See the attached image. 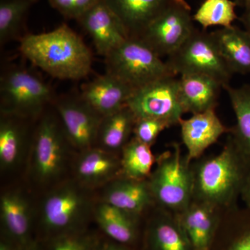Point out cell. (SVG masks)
I'll return each mask as SVG.
<instances>
[{
	"label": "cell",
	"instance_id": "obj_19",
	"mask_svg": "<svg viewBox=\"0 0 250 250\" xmlns=\"http://www.w3.org/2000/svg\"><path fill=\"white\" fill-rule=\"evenodd\" d=\"M84 201L74 189L65 188L51 194L44 204L42 219L51 231L69 229L78 221Z\"/></svg>",
	"mask_w": 250,
	"mask_h": 250
},
{
	"label": "cell",
	"instance_id": "obj_9",
	"mask_svg": "<svg viewBox=\"0 0 250 250\" xmlns=\"http://www.w3.org/2000/svg\"><path fill=\"white\" fill-rule=\"evenodd\" d=\"M56 107L67 140L81 149L87 150L92 148L98 141L103 117L94 111L80 96L59 100Z\"/></svg>",
	"mask_w": 250,
	"mask_h": 250
},
{
	"label": "cell",
	"instance_id": "obj_40",
	"mask_svg": "<svg viewBox=\"0 0 250 250\" xmlns=\"http://www.w3.org/2000/svg\"><path fill=\"white\" fill-rule=\"evenodd\" d=\"M28 1H31V3L34 2V1H37V0H28Z\"/></svg>",
	"mask_w": 250,
	"mask_h": 250
},
{
	"label": "cell",
	"instance_id": "obj_7",
	"mask_svg": "<svg viewBox=\"0 0 250 250\" xmlns=\"http://www.w3.org/2000/svg\"><path fill=\"white\" fill-rule=\"evenodd\" d=\"M126 105L136 119L161 120L170 127L179 125L185 113L179 95V79L174 75L161 77L135 90Z\"/></svg>",
	"mask_w": 250,
	"mask_h": 250
},
{
	"label": "cell",
	"instance_id": "obj_1",
	"mask_svg": "<svg viewBox=\"0 0 250 250\" xmlns=\"http://www.w3.org/2000/svg\"><path fill=\"white\" fill-rule=\"evenodd\" d=\"M192 202L224 210L238 205L250 160L228 134L221 152L192 161Z\"/></svg>",
	"mask_w": 250,
	"mask_h": 250
},
{
	"label": "cell",
	"instance_id": "obj_31",
	"mask_svg": "<svg viewBox=\"0 0 250 250\" xmlns=\"http://www.w3.org/2000/svg\"><path fill=\"white\" fill-rule=\"evenodd\" d=\"M166 122L154 118L136 119L134 128V137L145 144L152 146L164 130L170 128Z\"/></svg>",
	"mask_w": 250,
	"mask_h": 250
},
{
	"label": "cell",
	"instance_id": "obj_35",
	"mask_svg": "<svg viewBox=\"0 0 250 250\" xmlns=\"http://www.w3.org/2000/svg\"><path fill=\"white\" fill-rule=\"evenodd\" d=\"M239 20L244 26L245 29L250 34V6L244 8V11L239 18Z\"/></svg>",
	"mask_w": 250,
	"mask_h": 250
},
{
	"label": "cell",
	"instance_id": "obj_4",
	"mask_svg": "<svg viewBox=\"0 0 250 250\" xmlns=\"http://www.w3.org/2000/svg\"><path fill=\"white\" fill-rule=\"evenodd\" d=\"M105 61L106 72L134 90L166 75H175L141 38H128L105 57Z\"/></svg>",
	"mask_w": 250,
	"mask_h": 250
},
{
	"label": "cell",
	"instance_id": "obj_29",
	"mask_svg": "<svg viewBox=\"0 0 250 250\" xmlns=\"http://www.w3.org/2000/svg\"><path fill=\"white\" fill-rule=\"evenodd\" d=\"M236 6L234 0H204L192 18L203 30L214 26L229 27L239 19L236 13Z\"/></svg>",
	"mask_w": 250,
	"mask_h": 250
},
{
	"label": "cell",
	"instance_id": "obj_13",
	"mask_svg": "<svg viewBox=\"0 0 250 250\" xmlns=\"http://www.w3.org/2000/svg\"><path fill=\"white\" fill-rule=\"evenodd\" d=\"M179 125L182 141L190 161L203 156L208 147L229 130L223 124L215 110L192 114L188 119L182 118Z\"/></svg>",
	"mask_w": 250,
	"mask_h": 250
},
{
	"label": "cell",
	"instance_id": "obj_14",
	"mask_svg": "<svg viewBox=\"0 0 250 250\" xmlns=\"http://www.w3.org/2000/svg\"><path fill=\"white\" fill-rule=\"evenodd\" d=\"M134 89L106 72L83 85L80 97L100 116L104 117L126 105Z\"/></svg>",
	"mask_w": 250,
	"mask_h": 250
},
{
	"label": "cell",
	"instance_id": "obj_30",
	"mask_svg": "<svg viewBox=\"0 0 250 250\" xmlns=\"http://www.w3.org/2000/svg\"><path fill=\"white\" fill-rule=\"evenodd\" d=\"M31 2L28 0H1L0 3V43L17 38Z\"/></svg>",
	"mask_w": 250,
	"mask_h": 250
},
{
	"label": "cell",
	"instance_id": "obj_26",
	"mask_svg": "<svg viewBox=\"0 0 250 250\" xmlns=\"http://www.w3.org/2000/svg\"><path fill=\"white\" fill-rule=\"evenodd\" d=\"M156 158L151 146L145 144L133 136L122 149L121 167L123 177L146 180L152 172Z\"/></svg>",
	"mask_w": 250,
	"mask_h": 250
},
{
	"label": "cell",
	"instance_id": "obj_2",
	"mask_svg": "<svg viewBox=\"0 0 250 250\" xmlns=\"http://www.w3.org/2000/svg\"><path fill=\"white\" fill-rule=\"evenodd\" d=\"M19 49L29 62L54 78L80 80L91 71V52L65 24L48 32L23 36Z\"/></svg>",
	"mask_w": 250,
	"mask_h": 250
},
{
	"label": "cell",
	"instance_id": "obj_18",
	"mask_svg": "<svg viewBox=\"0 0 250 250\" xmlns=\"http://www.w3.org/2000/svg\"><path fill=\"white\" fill-rule=\"evenodd\" d=\"M105 202L140 218L155 205L147 179L136 180L125 177L110 186Z\"/></svg>",
	"mask_w": 250,
	"mask_h": 250
},
{
	"label": "cell",
	"instance_id": "obj_16",
	"mask_svg": "<svg viewBox=\"0 0 250 250\" xmlns=\"http://www.w3.org/2000/svg\"><path fill=\"white\" fill-rule=\"evenodd\" d=\"M129 37L140 38L171 0H104Z\"/></svg>",
	"mask_w": 250,
	"mask_h": 250
},
{
	"label": "cell",
	"instance_id": "obj_5",
	"mask_svg": "<svg viewBox=\"0 0 250 250\" xmlns=\"http://www.w3.org/2000/svg\"><path fill=\"white\" fill-rule=\"evenodd\" d=\"M166 62L177 76L206 75L218 81L223 88L229 85L233 75L211 33L197 28L177 50L167 57Z\"/></svg>",
	"mask_w": 250,
	"mask_h": 250
},
{
	"label": "cell",
	"instance_id": "obj_25",
	"mask_svg": "<svg viewBox=\"0 0 250 250\" xmlns=\"http://www.w3.org/2000/svg\"><path fill=\"white\" fill-rule=\"evenodd\" d=\"M1 217L9 236L21 245L28 243L30 213L27 202L19 194H5L1 199Z\"/></svg>",
	"mask_w": 250,
	"mask_h": 250
},
{
	"label": "cell",
	"instance_id": "obj_11",
	"mask_svg": "<svg viewBox=\"0 0 250 250\" xmlns=\"http://www.w3.org/2000/svg\"><path fill=\"white\" fill-rule=\"evenodd\" d=\"M150 210L143 232L145 250H194L177 214L156 205Z\"/></svg>",
	"mask_w": 250,
	"mask_h": 250
},
{
	"label": "cell",
	"instance_id": "obj_32",
	"mask_svg": "<svg viewBox=\"0 0 250 250\" xmlns=\"http://www.w3.org/2000/svg\"><path fill=\"white\" fill-rule=\"evenodd\" d=\"M52 8L65 17L78 20L101 0H48Z\"/></svg>",
	"mask_w": 250,
	"mask_h": 250
},
{
	"label": "cell",
	"instance_id": "obj_3",
	"mask_svg": "<svg viewBox=\"0 0 250 250\" xmlns=\"http://www.w3.org/2000/svg\"><path fill=\"white\" fill-rule=\"evenodd\" d=\"M191 163L177 143L156 158L155 168L147 179L156 206L177 215L191 203Z\"/></svg>",
	"mask_w": 250,
	"mask_h": 250
},
{
	"label": "cell",
	"instance_id": "obj_20",
	"mask_svg": "<svg viewBox=\"0 0 250 250\" xmlns=\"http://www.w3.org/2000/svg\"><path fill=\"white\" fill-rule=\"evenodd\" d=\"M209 250H250V210L238 205L224 210Z\"/></svg>",
	"mask_w": 250,
	"mask_h": 250
},
{
	"label": "cell",
	"instance_id": "obj_24",
	"mask_svg": "<svg viewBox=\"0 0 250 250\" xmlns=\"http://www.w3.org/2000/svg\"><path fill=\"white\" fill-rule=\"evenodd\" d=\"M224 89L228 92L236 120L228 134L250 160V85L238 88L229 85Z\"/></svg>",
	"mask_w": 250,
	"mask_h": 250
},
{
	"label": "cell",
	"instance_id": "obj_22",
	"mask_svg": "<svg viewBox=\"0 0 250 250\" xmlns=\"http://www.w3.org/2000/svg\"><path fill=\"white\" fill-rule=\"evenodd\" d=\"M96 218L99 225L113 241L131 247L140 238V217L105 203L98 207Z\"/></svg>",
	"mask_w": 250,
	"mask_h": 250
},
{
	"label": "cell",
	"instance_id": "obj_36",
	"mask_svg": "<svg viewBox=\"0 0 250 250\" xmlns=\"http://www.w3.org/2000/svg\"><path fill=\"white\" fill-rule=\"evenodd\" d=\"M100 250H134L131 247L125 246L120 243H110L108 244H105Z\"/></svg>",
	"mask_w": 250,
	"mask_h": 250
},
{
	"label": "cell",
	"instance_id": "obj_39",
	"mask_svg": "<svg viewBox=\"0 0 250 250\" xmlns=\"http://www.w3.org/2000/svg\"><path fill=\"white\" fill-rule=\"evenodd\" d=\"M237 6H241L243 9L250 6V0H234Z\"/></svg>",
	"mask_w": 250,
	"mask_h": 250
},
{
	"label": "cell",
	"instance_id": "obj_10",
	"mask_svg": "<svg viewBox=\"0 0 250 250\" xmlns=\"http://www.w3.org/2000/svg\"><path fill=\"white\" fill-rule=\"evenodd\" d=\"M63 129L50 116H45L38 126L34 142V169L39 178L47 181L59 173L64 155Z\"/></svg>",
	"mask_w": 250,
	"mask_h": 250
},
{
	"label": "cell",
	"instance_id": "obj_23",
	"mask_svg": "<svg viewBox=\"0 0 250 250\" xmlns=\"http://www.w3.org/2000/svg\"><path fill=\"white\" fill-rule=\"evenodd\" d=\"M136 118L127 105L103 117L98 140L102 146L111 151L123 149L131 139Z\"/></svg>",
	"mask_w": 250,
	"mask_h": 250
},
{
	"label": "cell",
	"instance_id": "obj_37",
	"mask_svg": "<svg viewBox=\"0 0 250 250\" xmlns=\"http://www.w3.org/2000/svg\"><path fill=\"white\" fill-rule=\"evenodd\" d=\"M0 250H18L15 249L12 242L9 240H1L0 243Z\"/></svg>",
	"mask_w": 250,
	"mask_h": 250
},
{
	"label": "cell",
	"instance_id": "obj_34",
	"mask_svg": "<svg viewBox=\"0 0 250 250\" xmlns=\"http://www.w3.org/2000/svg\"><path fill=\"white\" fill-rule=\"evenodd\" d=\"M241 199L246 205L245 207L250 210V172L242 189Z\"/></svg>",
	"mask_w": 250,
	"mask_h": 250
},
{
	"label": "cell",
	"instance_id": "obj_27",
	"mask_svg": "<svg viewBox=\"0 0 250 250\" xmlns=\"http://www.w3.org/2000/svg\"><path fill=\"white\" fill-rule=\"evenodd\" d=\"M119 169L121 161L103 149L90 148L79 161L77 173L85 182H96L111 177Z\"/></svg>",
	"mask_w": 250,
	"mask_h": 250
},
{
	"label": "cell",
	"instance_id": "obj_6",
	"mask_svg": "<svg viewBox=\"0 0 250 250\" xmlns=\"http://www.w3.org/2000/svg\"><path fill=\"white\" fill-rule=\"evenodd\" d=\"M52 88L32 72L21 67L6 70L0 79L3 114L35 116L54 100Z\"/></svg>",
	"mask_w": 250,
	"mask_h": 250
},
{
	"label": "cell",
	"instance_id": "obj_17",
	"mask_svg": "<svg viewBox=\"0 0 250 250\" xmlns=\"http://www.w3.org/2000/svg\"><path fill=\"white\" fill-rule=\"evenodd\" d=\"M222 88L223 85L212 77L182 75L179 78V95L184 113L192 115L215 110Z\"/></svg>",
	"mask_w": 250,
	"mask_h": 250
},
{
	"label": "cell",
	"instance_id": "obj_21",
	"mask_svg": "<svg viewBox=\"0 0 250 250\" xmlns=\"http://www.w3.org/2000/svg\"><path fill=\"white\" fill-rule=\"evenodd\" d=\"M212 36L233 74L250 73V34L236 26L220 28Z\"/></svg>",
	"mask_w": 250,
	"mask_h": 250
},
{
	"label": "cell",
	"instance_id": "obj_15",
	"mask_svg": "<svg viewBox=\"0 0 250 250\" xmlns=\"http://www.w3.org/2000/svg\"><path fill=\"white\" fill-rule=\"evenodd\" d=\"M223 210L200 202H191L177 214L194 250H209Z\"/></svg>",
	"mask_w": 250,
	"mask_h": 250
},
{
	"label": "cell",
	"instance_id": "obj_28",
	"mask_svg": "<svg viewBox=\"0 0 250 250\" xmlns=\"http://www.w3.org/2000/svg\"><path fill=\"white\" fill-rule=\"evenodd\" d=\"M3 116L0 123V162L2 167H9L16 164L21 154L25 133L16 120L17 116Z\"/></svg>",
	"mask_w": 250,
	"mask_h": 250
},
{
	"label": "cell",
	"instance_id": "obj_12",
	"mask_svg": "<svg viewBox=\"0 0 250 250\" xmlns=\"http://www.w3.org/2000/svg\"><path fill=\"white\" fill-rule=\"evenodd\" d=\"M77 21L91 37L97 52L104 58L129 37L120 20L104 0Z\"/></svg>",
	"mask_w": 250,
	"mask_h": 250
},
{
	"label": "cell",
	"instance_id": "obj_33",
	"mask_svg": "<svg viewBox=\"0 0 250 250\" xmlns=\"http://www.w3.org/2000/svg\"><path fill=\"white\" fill-rule=\"evenodd\" d=\"M51 250H88L87 244L77 237L65 235L53 242Z\"/></svg>",
	"mask_w": 250,
	"mask_h": 250
},
{
	"label": "cell",
	"instance_id": "obj_38",
	"mask_svg": "<svg viewBox=\"0 0 250 250\" xmlns=\"http://www.w3.org/2000/svg\"><path fill=\"white\" fill-rule=\"evenodd\" d=\"M18 250H39V249L35 243H27L22 245V247Z\"/></svg>",
	"mask_w": 250,
	"mask_h": 250
},
{
	"label": "cell",
	"instance_id": "obj_8",
	"mask_svg": "<svg viewBox=\"0 0 250 250\" xmlns=\"http://www.w3.org/2000/svg\"><path fill=\"white\" fill-rule=\"evenodd\" d=\"M194 22L187 1L171 0L140 38L161 58L167 57L191 35Z\"/></svg>",
	"mask_w": 250,
	"mask_h": 250
}]
</instances>
